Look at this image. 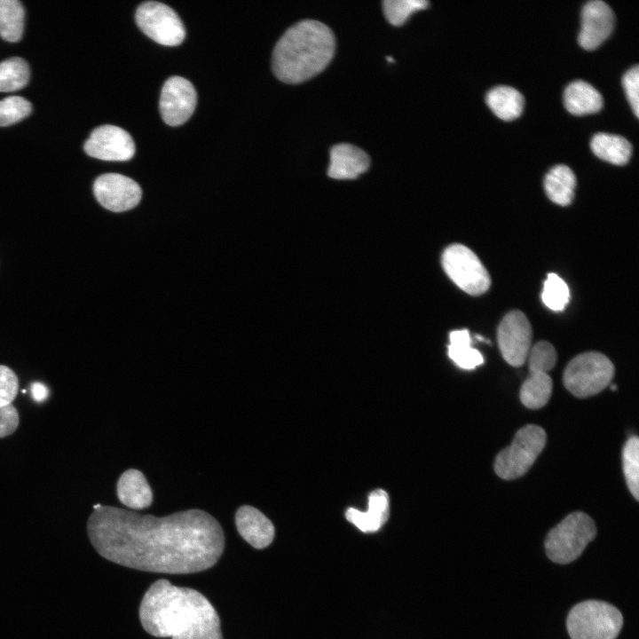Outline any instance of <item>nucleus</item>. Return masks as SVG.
<instances>
[{"label": "nucleus", "instance_id": "1", "mask_svg": "<svg viewBox=\"0 0 639 639\" xmlns=\"http://www.w3.org/2000/svg\"><path fill=\"white\" fill-rule=\"evenodd\" d=\"M87 532L104 558L151 572L189 574L207 570L225 548L220 524L198 509L159 517L101 505L89 517Z\"/></svg>", "mask_w": 639, "mask_h": 639}, {"label": "nucleus", "instance_id": "2", "mask_svg": "<svg viewBox=\"0 0 639 639\" xmlns=\"http://www.w3.org/2000/svg\"><path fill=\"white\" fill-rule=\"evenodd\" d=\"M144 629L156 637L223 639L220 619L210 602L195 589L156 580L139 607Z\"/></svg>", "mask_w": 639, "mask_h": 639}, {"label": "nucleus", "instance_id": "3", "mask_svg": "<svg viewBox=\"0 0 639 639\" xmlns=\"http://www.w3.org/2000/svg\"><path fill=\"white\" fill-rule=\"evenodd\" d=\"M332 30L314 20H301L282 35L272 58L275 76L286 83H300L323 71L335 53Z\"/></svg>", "mask_w": 639, "mask_h": 639}, {"label": "nucleus", "instance_id": "4", "mask_svg": "<svg viewBox=\"0 0 639 639\" xmlns=\"http://www.w3.org/2000/svg\"><path fill=\"white\" fill-rule=\"evenodd\" d=\"M622 625V615L615 606L596 600L576 604L566 620L572 639H616Z\"/></svg>", "mask_w": 639, "mask_h": 639}, {"label": "nucleus", "instance_id": "5", "mask_svg": "<svg viewBox=\"0 0 639 639\" xmlns=\"http://www.w3.org/2000/svg\"><path fill=\"white\" fill-rule=\"evenodd\" d=\"M596 535L593 519L586 513L572 512L548 533L545 540L547 555L555 563L568 564L581 555Z\"/></svg>", "mask_w": 639, "mask_h": 639}, {"label": "nucleus", "instance_id": "6", "mask_svg": "<svg viewBox=\"0 0 639 639\" xmlns=\"http://www.w3.org/2000/svg\"><path fill=\"white\" fill-rule=\"evenodd\" d=\"M612 362L597 351H588L573 358L565 367L563 383L577 398H588L604 390L614 375Z\"/></svg>", "mask_w": 639, "mask_h": 639}, {"label": "nucleus", "instance_id": "7", "mask_svg": "<svg viewBox=\"0 0 639 639\" xmlns=\"http://www.w3.org/2000/svg\"><path fill=\"white\" fill-rule=\"evenodd\" d=\"M546 440L541 427L534 424L522 427L512 443L497 454L493 466L497 476L512 480L525 475L543 450Z\"/></svg>", "mask_w": 639, "mask_h": 639}, {"label": "nucleus", "instance_id": "8", "mask_svg": "<svg viewBox=\"0 0 639 639\" xmlns=\"http://www.w3.org/2000/svg\"><path fill=\"white\" fill-rule=\"evenodd\" d=\"M529 375L520 388L519 398L529 409L543 407L552 393L553 383L548 372L556 366L555 347L546 341L535 343L527 357Z\"/></svg>", "mask_w": 639, "mask_h": 639}, {"label": "nucleus", "instance_id": "9", "mask_svg": "<svg viewBox=\"0 0 639 639\" xmlns=\"http://www.w3.org/2000/svg\"><path fill=\"white\" fill-rule=\"evenodd\" d=\"M442 265L448 277L471 296L487 291L491 280L477 256L462 244L447 247L442 255Z\"/></svg>", "mask_w": 639, "mask_h": 639}, {"label": "nucleus", "instance_id": "10", "mask_svg": "<svg viewBox=\"0 0 639 639\" xmlns=\"http://www.w3.org/2000/svg\"><path fill=\"white\" fill-rule=\"evenodd\" d=\"M135 18L140 30L160 44L175 46L185 39L182 20L172 8L162 3L147 1L141 4Z\"/></svg>", "mask_w": 639, "mask_h": 639}, {"label": "nucleus", "instance_id": "11", "mask_svg": "<svg viewBox=\"0 0 639 639\" xmlns=\"http://www.w3.org/2000/svg\"><path fill=\"white\" fill-rule=\"evenodd\" d=\"M532 327L520 311L507 313L501 321L497 339L503 359L513 367H521L526 361L532 348Z\"/></svg>", "mask_w": 639, "mask_h": 639}, {"label": "nucleus", "instance_id": "12", "mask_svg": "<svg viewBox=\"0 0 639 639\" xmlns=\"http://www.w3.org/2000/svg\"><path fill=\"white\" fill-rule=\"evenodd\" d=\"M196 102L197 94L192 83L181 76H171L166 80L161 92L162 118L168 125H181L193 114Z\"/></svg>", "mask_w": 639, "mask_h": 639}, {"label": "nucleus", "instance_id": "13", "mask_svg": "<svg viewBox=\"0 0 639 639\" xmlns=\"http://www.w3.org/2000/svg\"><path fill=\"white\" fill-rule=\"evenodd\" d=\"M93 193L101 206L114 212L135 208L142 196L141 188L137 182L117 173H106L98 177L94 181Z\"/></svg>", "mask_w": 639, "mask_h": 639}, {"label": "nucleus", "instance_id": "14", "mask_svg": "<svg viewBox=\"0 0 639 639\" xmlns=\"http://www.w3.org/2000/svg\"><path fill=\"white\" fill-rule=\"evenodd\" d=\"M84 151L91 157L103 161L124 162L135 154L131 136L114 125L97 127L84 144Z\"/></svg>", "mask_w": 639, "mask_h": 639}, {"label": "nucleus", "instance_id": "15", "mask_svg": "<svg viewBox=\"0 0 639 639\" xmlns=\"http://www.w3.org/2000/svg\"><path fill=\"white\" fill-rule=\"evenodd\" d=\"M613 27L614 13L611 8L603 1H590L581 12L578 42L585 50H594L610 36Z\"/></svg>", "mask_w": 639, "mask_h": 639}, {"label": "nucleus", "instance_id": "16", "mask_svg": "<svg viewBox=\"0 0 639 639\" xmlns=\"http://www.w3.org/2000/svg\"><path fill=\"white\" fill-rule=\"evenodd\" d=\"M235 525L240 535L255 548H266L274 538L272 521L252 506L243 505L237 509Z\"/></svg>", "mask_w": 639, "mask_h": 639}, {"label": "nucleus", "instance_id": "17", "mask_svg": "<svg viewBox=\"0 0 639 639\" xmlns=\"http://www.w3.org/2000/svg\"><path fill=\"white\" fill-rule=\"evenodd\" d=\"M370 159L366 152L351 144H337L330 149L327 175L335 179H352L367 171Z\"/></svg>", "mask_w": 639, "mask_h": 639}, {"label": "nucleus", "instance_id": "18", "mask_svg": "<svg viewBox=\"0 0 639 639\" xmlns=\"http://www.w3.org/2000/svg\"><path fill=\"white\" fill-rule=\"evenodd\" d=\"M390 505L388 493L382 489L373 491L368 496L366 511L350 508L345 512L346 519L363 532L378 531L389 517Z\"/></svg>", "mask_w": 639, "mask_h": 639}, {"label": "nucleus", "instance_id": "19", "mask_svg": "<svg viewBox=\"0 0 639 639\" xmlns=\"http://www.w3.org/2000/svg\"><path fill=\"white\" fill-rule=\"evenodd\" d=\"M119 501L132 509H142L151 505L153 493L144 474L136 469L125 470L116 485Z\"/></svg>", "mask_w": 639, "mask_h": 639}, {"label": "nucleus", "instance_id": "20", "mask_svg": "<svg viewBox=\"0 0 639 639\" xmlns=\"http://www.w3.org/2000/svg\"><path fill=\"white\" fill-rule=\"evenodd\" d=\"M564 104L569 113L585 115L600 111L603 107V98L591 84L578 80L565 88Z\"/></svg>", "mask_w": 639, "mask_h": 639}, {"label": "nucleus", "instance_id": "21", "mask_svg": "<svg viewBox=\"0 0 639 639\" xmlns=\"http://www.w3.org/2000/svg\"><path fill=\"white\" fill-rule=\"evenodd\" d=\"M485 101L493 114L501 120L512 121L523 112L524 97L516 89L501 85L490 90Z\"/></svg>", "mask_w": 639, "mask_h": 639}, {"label": "nucleus", "instance_id": "22", "mask_svg": "<svg viewBox=\"0 0 639 639\" xmlns=\"http://www.w3.org/2000/svg\"><path fill=\"white\" fill-rule=\"evenodd\" d=\"M576 178L566 165H556L545 177L544 188L548 197L555 203L566 206L574 197Z\"/></svg>", "mask_w": 639, "mask_h": 639}, {"label": "nucleus", "instance_id": "23", "mask_svg": "<svg viewBox=\"0 0 639 639\" xmlns=\"http://www.w3.org/2000/svg\"><path fill=\"white\" fill-rule=\"evenodd\" d=\"M590 147L598 158L615 165L626 164L632 154V146L627 139L609 133L594 135Z\"/></svg>", "mask_w": 639, "mask_h": 639}, {"label": "nucleus", "instance_id": "24", "mask_svg": "<svg viewBox=\"0 0 639 639\" xmlns=\"http://www.w3.org/2000/svg\"><path fill=\"white\" fill-rule=\"evenodd\" d=\"M448 357L456 366L471 370L484 363L482 354L471 346L469 330H454L449 335Z\"/></svg>", "mask_w": 639, "mask_h": 639}, {"label": "nucleus", "instance_id": "25", "mask_svg": "<svg viewBox=\"0 0 639 639\" xmlns=\"http://www.w3.org/2000/svg\"><path fill=\"white\" fill-rule=\"evenodd\" d=\"M24 8L18 0H0V36L18 42L23 34Z\"/></svg>", "mask_w": 639, "mask_h": 639}, {"label": "nucleus", "instance_id": "26", "mask_svg": "<svg viewBox=\"0 0 639 639\" xmlns=\"http://www.w3.org/2000/svg\"><path fill=\"white\" fill-rule=\"evenodd\" d=\"M29 80V67L21 58L12 57L0 62V92L18 91Z\"/></svg>", "mask_w": 639, "mask_h": 639}, {"label": "nucleus", "instance_id": "27", "mask_svg": "<svg viewBox=\"0 0 639 639\" xmlns=\"http://www.w3.org/2000/svg\"><path fill=\"white\" fill-rule=\"evenodd\" d=\"M623 472L627 485L634 496L639 500V439L637 436L630 437L622 450Z\"/></svg>", "mask_w": 639, "mask_h": 639}, {"label": "nucleus", "instance_id": "28", "mask_svg": "<svg viewBox=\"0 0 639 639\" xmlns=\"http://www.w3.org/2000/svg\"><path fill=\"white\" fill-rule=\"evenodd\" d=\"M541 299L552 311L560 312L569 303L570 291L567 284L556 273H548L544 282Z\"/></svg>", "mask_w": 639, "mask_h": 639}, {"label": "nucleus", "instance_id": "29", "mask_svg": "<svg viewBox=\"0 0 639 639\" xmlns=\"http://www.w3.org/2000/svg\"><path fill=\"white\" fill-rule=\"evenodd\" d=\"M424 0H384L383 10L387 20L393 26H402L412 13L427 8Z\"/></svg>", "mask_w": 639, "mask_h": 639}, {"label": "nucleus", "instance_id": "30", "mask_svg": "<svg viewBox=\"0 0 639 639\" xmlns=\"http://www.w3.org/2000/svg\"><path fill=\"white\" fill-rule=\"evenodd\" d=\"M32 110L29 101L19 96L0 100V126H9L27 117Z\"/></svg>", "mask_w": 639, "mask_h": 639}, {"label": "nucleus", "instance_id": "31", "mask_svg": "<svg viewBox=\"0 0 639 639\" xmlns=\"http://www.w3.org/2000/svg\"><path fill=\"white\" fill-rule=\"evenodd\" d=\"M19 390V380L15 373L6 366L0 365V407L11 405Z\"/></svg>", "mask_w": 639, "mask_h": 639}, {"label": "nucleus", "instance_id": "32", "mask_svg": "<svg viewBox=\"0 0 639 639\" xmlns=\"http://www.w3.org/2000/svg\"><path fill=\"white\" fill-rule=\"evenodd\" d=\"M627 100L635 115L639 117V67L635 65L626 72L622 78Z\"/></svg>", "mask_w": 639, "mask_h": 639}, {"label": "nucleus", "instance_id": "33", "mask_svg": "<svg viewBox=\"0 0 639 639\" xmlns=\"http://www.w3.org/2000/svg\"><path fill=\"white\" fill-rule=\"evenodd\" d=\"M19 422V413L12 404L0 407V438L12 434L18 428Z\"/></svg>", "mask_w": 639, "mask_h": 639}, {"label": "nucleus", "instance_id": "34", "mask_svg": "<svg viewBox=\"0 0 639 639\" xmlns=\"http://www.w3.org/2000/svg\"><path fill=\"white\" fill-rule=\"evenodd\" d=\"M30 392L35 401L43 402L49 395L48 388L41 383H33L30 386Z\"/></svg>", "mask_w": 639, "mask_h": 639}, {"label": "nucleus", "instance_id": "35", "mask_svg": "<svg viewBox=\"0 0 639 639\" xmlns=\"http://www.w3.org/2000/svg\"><path fill=\"white\" fill-rule=\"evenodd\" d=\"M386 59H387L389 62H394V59H393L391 57H389V56H388V57L386 58Z\"/></svg>", "mask_w": 639, "mask_h": 639}, {"label": "nucleus", "instance_id": "36", "mask_svg": "<svg viewBox=\"0 0 639 639\" xmlns=\"http://www.w3.org/2000/svg\"><path fill=\"white\" fill-rule=\"evenodd\" d=\"M611 390H615L617 389V386L614 384H611Z\"/></svg>", "mask_w": 639, "mask_h": 639}]
</instances>
